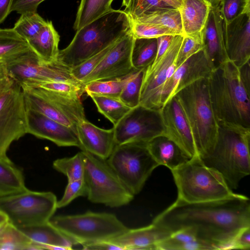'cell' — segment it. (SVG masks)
Wrapping results in <instances>:
<instances>
[{
	"label": "cell",
	"instance_id": "cell-36",
	"mask_svg": "<svg viewBox=\"0 0 250 250\" xmlns=\"http://www.w3.org/2000/svg\"><path fill=\"white\" fill-rule=\"evenodd\" d=\"M34 250L31 241L18 228L8 222L0 233V250Z\"/></svg>",
	"mask_w": 250,
	"mask_h": 250
},
{
	"label": "cell",
	"instance_id": "cell-39",
	"mask_svg": "<svg viewBox=\"0 0 250 250\" xmlns=\"http://www.w3.org/2000/svg\"><path fill=\"white\" fill-rule=\"evenodd\" d=\"M146 69L136 70L122 90L119 99L133 108L139 105L140 92Z\"/></svg>",
	"mask_w": 250,
	"mask_h": 250
},
{
	"label": "cell",
	"instance_id": "cell-51",
	"mask_svg": "<svg viewBox=\"0 0 250 250\" xmlns=\"http://www.w3.org/2000/svg\"><path fill=\"white\" fill-rule=\"evenodd\" d=\"M14 81L9 76L6 62H0V89L11 84Z\"/></svg>",
	"mask_w": 250,
	"mask_h": 250
},
{
	"label": "cell",
	"instance_id": "cell-34",
	"mask_svg": "<svg viewBox=\"0 0 250 250\" xmlns=\"http://www.w3.org/2000/svg\"><path fill=\"white\" fill-rule=\"evenodd\" d=\"M94 102L100 113L115 125L131 109L119 98L94 94L88 95Z\"/></svg>",
	"mask_w": 250,
	"mask_h": 250
},
{
	"label": "cell",
	"instance_id": "cell-54",
	"mask_svg": "<svg viewBox=\"0 0 250 250\" xmlns=\"http://www.w3.org/2000/svg\"><path fill=\"white\" fill-rule=\"evenodd\" d=\"M8 221L7 216L0 210V224Z\"/></svg>",
	"mask_w": 250,
	"mask_h": 250
},
{
	"label": "cell",
	"instance_id": "cell-4",
	"mask_svg": "<svg viewBox=\"0 0 250 250\" xmlns=\"http://www.w3.org/2000/svg\"><path fill=\"white\" fill-rule=\"evenodd\" d=\"M250 128L219 124L215 143L210 151L200 157L207 167L218 172L231 188L250 173Z\"/></svg>",
	"mask_w": 250,
	"mask_h": 250
},
{
	"label": "cell",
	"instance_id": "cell-38",
	"mask_svg": "<svg viewBox=\"0 0 250 250\" xmlns=\"http://www.w3.org/2000/svg\"><path fill=\"white\" fill-rule=\"evenodd\" d=\"M46 21L37 12L25 13L21 14L13 28L28 42L39 33Z\"/></svg>",
	"mask_w": 250,
	"mask_h": 250
},
{
	"label": "cell",
	"instance_id": "cell-47",
	"mask_svg": "<svg viewBox=\"0 0 250 250\" xmlns=\"http://www.w3.org/2000/svg\"><path fill=\"white\" fill-rule=\"evenodd\" d=\"M250 249V226L239 230L230 242L227 250Z\"/></svg>",
	"mask_w": 250,
	"mask_h": 250
},
{
	"label": "cell",
	"instance_id": "cell-50",
	"mask_svg": "<svg viewBox=\"0 0 250 250\" xmlns=\"http://www.w3.org/2000/svg\"><path fill=\"white\" fill-rule=\"evenodd\" d=\"M84 250H122L119 246L114 244L109 241H101L83 246Z\"/></svg>",
	"mask_w": 250,
	"mask_h": 250
},
{
	"label": "cell",
	"instance_id": "cell-57",
	"mask_svg": "<svg viewBox=\"0 0 250 250\" xmlns=\"http://www.w3.org/2000/svg\"><path fill=\"white\" fill-rule=\"evenodd\" d=\"M130 0H122V6L126 7L129 4Z\"/></svg>",
	"mask_w": 250,
	"mask_h": 250
},
{
	"label": "cell",
	"instance_id": "cell-17",
	"mask_svg": "<svg viewBox=\"0 0 250 250\" xmlns=\"http://www.w3.org/2000/svg\"><path fill=\"white\" fill-rule=\"evenodd\" d=\"M213 69L203 49L191 56L165 83L162 90L163 106L187 86L200 79L208 78Z\"/></svg>",
	"mask_w": 250,
	"mask_h": 250
},
{
	"label": "cell",
	"instance_id": "cell-33",
	"mask_svg": "<svg viewBox=\"0 0 250 250\" xmlns=\"http://www.w3.org/2000/svg\"><path fill=\"white\" fill-rule=\"evenodd\" d=\"M157 49V38H135L131 53L133 68L136 70L146 69L154 61Z\"/></svg>",
	"mask_w": 250,
	"mask_h": 250
},
{
	"label": "cell",
	"instance_id": "cell-29",
	"mask_svg": "<svg viewBox=\"0 0 250 250\" xmlns=\"http://www.w3.org/2000/svg\"><path fill=\"white\" fill-rule=\"evenodd\" d=\"M114 0H81L73 29L77 31L112 10Z\"/></svg>",
	"mask_w": 250,
	"mask_h": 250
},
{
	"label": "cell",
	"instance_id": "cell-19",
	"mask_svg": "<svg viewBox=\"0 0 250 250\" xmlns=\"http://www.w3.org/2000/svg\"><path fill=\"white\" fill-rule=\"evenodd\" d=\"M160 112L164 135L190 158L199 156L187 122L175 96L160 109Z\"/></svg>",
	"mask_w": 250,
	"mask_h": 250
},
{
	"label": "cell",
	"instance_id": "cell-43",
	"mask_svg": "<svg viewBox=\"0 0 250 250\" xmlns=\"http://www.w3.org/2000/svg\"><path fill=\"white\" fill-rule=\"evenodd\" d=\"M131 31L135 38L152 39L164 35H178L161 25L133 21H131Z\"/></svg>",
	"mask_w": 250,
	"mask_h": 250
},
{
	"label": "cell",
	"instance_id": "cell-41",
	"mask_svg": "<svg viewBox=\"0 0 250 250\" xmlns=\"http://www.w3.org/2000/svg\"><path fill=\"white\" fill-rule=\"evenodd\" d=\"M218 7L223 23L228 24L240 15L250 13V0H220Z\"/></svg>",
	"mask_w": 250,
	"mask_h": 250
},
{
	"label": "cell",
	"instance_id": "cell-40",
	"mask_svg": "<svg viewBox=\"0 0 250 250\" xmlns=\"http://www.w3.org/2000/svg\"><path fill=\"white\" fill-rule=\"evenodd\" d=\"M170 7L162 0H130L124 11L132 21L159 9Z\"/></svg>",
	"mask_w": 250,
	"mask_h": 250
},
{
	"label": "cell",
	"instance_id": "cell-12",
	"mask_svg": "<svg viewBox=\"0 0 250 250\" xmlns=\"http://www.w3.org/2000/svg\"><path fill=\"white\" fill-rule=\"evenodd\" d=\"M26 133L24 96L21 85L14 81L0 89V160L13 163L7 151L13 141Z\"/></svg>",
	"mask_w": 250,
	"mask_h": 250
},
{
	"label": "cell",
	"instance_id": "cell-15",
	"mask_svg": "<svg viewBox=\"0 0 250 250\" xmlns=\"http://www.w3.org/2000/svg\"><path fill=\"white\" fill-rule=\"evenodd\" d=\"M116 145L127 143L147 144L154 138L164 135L160 109L139 105L113 126Z\"/></svg>",
	"mask_w": 250,
	"mask_h": 250
},
{
	"label": "cell",
	"instance_id": "cell-49",
	"mask_svg": "<svg viewBox=\"0 0 250 250\" xmlns=\"http://www.w3.org/2000/svg\"><path fill=\"white\" fill-rule=\"evenodd\" d=\"M174 36L172 35H164L157 38V53L154 61L158 60L165 52L168 47Z\"/></svg>",
	"mask_w": 250,
	"mask_h": 250
},
{
	"label": "cell",
	"instance_id": "cell-9",
	"mask_svg": "<svg viewBox=\"0 0 250 250\" xmlns=\"http://www.w3.org/2000/svg\"><path fill=\"white\" fill-rule=\"evenodd\" d=\"M106 161L133 195L141 191L153 171L159 166L147 144L141 143L116 145Z\"/></svg>",
	"mask_w": 250,
	"mask_h": 250
},
{
	"label": "cell",
	"instance_id": "cell-42",
	"mask_svg": "<svg viewBox=\"0 0 250 250\" xmlns=\"http://www.w3.org/2000/svg\"><path fill=\"white\" fill-rule=\"evenodd\" d=\"M203 31L183 36L176 62L177 68L191 56L203 49Z\"/></svg>",
	"mask_w": 250,
	"mask_h": 250
},
{
	"label": "cell",
	"instance_id": "cell-55",
	"mask_svg": "<svg viewBox=\"0 0 250 250\" xmlns=\"http://www.w3.org/2000/svg\"><path fill=\"white\" fill-rule=\"evenodd\" d=\"M209 1L212 6L218 5L220 0H207Z\"/></svg>",
	"mask_w": 250,
	"mask_h": 250
},
{
	"label": "cell",
	"instance_id": "cell-25",
	"mask_svg": "<svg viewBox=\"0 0 250 250\" xmlns=\"http://www.w3.org/2000/svg\"><path fill=\"white\" fill-rule=\"evenodd\" d=\"M147 146L159 166H165L170 170L191 159L177 145L164 135L151 140L147 144Z\"/></svg>",
	"mask_w": 250,
	"mask_h": 250
},
{
	"label": "cell",
	"instance_id": "cell-3",
	"mask_svg": "<svg viewBox=\"0 0 250 250\" xmlns=\"http://www.w3.org/2000/svg\"><path fill=\"white\" fill-rule=\"evenodd\" d=\"M131 28L128 15L113 9L76 31L67 47L59 50L56 61L70 68L76 66L122 39Z\"/></svg>",
	"mask_w": 250,
	"mask_h": 250
},
{
	"label": "cell",
	"instance_id": "cell-44",
	"mask_svg": "<svg viewBox=\"0 0 250 250\" xmlns=\"http://www.w3.org/2000/svg\"><path fill=\"white\" fill-rule=\"evenodd\" d=\"M117 42L109 45L80 64L71 68V73L74 78L82 83V80L99 65L106 54Z\"/></svg>",
	"mask_w": 250,
	"mask_h": 250
},
{
	"label": "cell",
	"instance_id": "cell-45",
	"mask_svg": "<svg viewBox=\"0 0 250 250\" xmlns=\"http://www.w3.org/2000/svg\"><path fill=\"white\" fill-rule=\"evenodd\" d=\"M84 85L66 82L53 81L42 83L33 86H40L66 95L81 98L84 93Z\"/></svg>",
	"mask_w": 250,
	"mask_h": 250
},
{
	"label": "cell",
	"instance_id": "cell-23",
	"mask_svg": "<svg viewBox=\"0 0 250 250\" xmlns=\"http://www.w3.org/2000/svg\"><path fill=\"white\" fill-rule=\"evenodd\" d=\"M172 233L166 229L152 223L142 228L128 229L125 233L111 240L122 250H156L157 244Z\"/></svg>",
	"mask_w": 250,
	"mask_h": 250
},
{
	"label": "cell",
	"instance_id": "cell-31",
	"mask_svg": "<svg viewBox=\"0 0 250 250\" xmlns=\"http://www.w3.org/2000/svg\"><path fill=\"white\" fill-rule=\"evenodd\" d=\"M27 189L21 170L13 163L0 160V197Z\"/></svg>",
	"mask_w": 250,
	"mask_h": 250
},
{
	"label": "cell",
	"instance_id": "cell-53",
	"mask_svg": "<svg viewBox=\"0 0 250 250\" xmlns=\"http://www.w3.org/2000/svg\"><path fill=\"white\" fill-rule=\"evenodd\" d=\"M171 7L179 9L181 6L183 0H162Z\"/></svg>",
	"mask_w": 250,
	"mask_h": 250
},
{
	"label": "cell",
	"instance_id": "cell-32",
	"mask_svg": "<svg viewBox=\"0 0 250 250\" xmlns=\"http://www.w3.org/2000/svg\"><path fill=\"white\" fill-rule=\"evenodd\" d=\"M131 21L161 25L170 29L177 35H183L179 9L172 7L161 9Z\"/></svg>",
	"mask_w": 250,
	"mask_h": 250
},
{
	"label": "cell",
	"instance_id": "cell-46",
	"mask_svg": "<svg viewBox=\"0 0 250 250\" xmlns=\"http://www.w3.org/2000/svg\"><path fill=\"white\" fill-rule=\"evenodd\" d=\"M87 187L83 179L68 181L62 198L57 201V208H63L75 198L80 196H87Z\"/></svg>",
	"mask_w": 250,
	"mask_h": 250
},
{
	"label": "cell",
	"instance_id": "cell-5",
	"mask_svg": "<svg viewBox=\"0 0 250 250\" xmlns=\"http://www.w3.org/2000/svg\"><path fill=\"white\" fill-rule=\"evenodd\" d=\"M190 129L199 157L212 148L219 124L209 98L208 78L195 81L175 96Z\"/></svg>",
	"mask_w": 250,
	"mask_h": 250
},
{
	"label": "cell",
	"instance_id": "cell-30",
	"mask_svg": "<svg viewBox=\"0 0 250 250\" xmlns=\"http://www.w3.org/2000/svg\"><path fill=\"white\" fill-rule=\"evenodd\" d=\"M30 49L28 42L13 28L0 29V62L7 63Z\"/></svg>",
	"mask_w": 250,
	"mask_h": 250
},
{
	"label": "cell",
	"instance_id": "cell-14",
	"mask_svg": "<svg viewBox=\"0 0 250 250\" xmlns=\"http://www.w3.org/2000/svg\"><path fill=\"white\" fill-rule=\"evenodd\" d=\"M183 40V35H175L165 52L146 68L139 105L154 109L162 107V88L176 69V59Z\"/></svg>",
	"mask_w": 250,
	"mask_h": 250
},
{
	"label": "cell",
	"instance_id": "cell-27",
	"mask_svg": "<svg viewBox=\"0 0 250 250\" xmlns=\"http://www.w3.org/2000/svg\"><path fill=\"white\" fill-rule=\"evenodd\" d=\"M60 35L51 21H47L39 33L27 42L30 48L45 63L57 60L59 52Z\"/></svg>",
	"mask_w": 250,
	"mask_h": 250
},
{
	"label": "cell",
	"instance_id": "cell-7",
	"mask_svg": "<svg viewBox=\"0 0 250 250\" xmlns=\"http://www.w3.org/2000/svg\"><path fill=\"white\" fill-rule=\"evenodd\" d=\"M49 222L68 238L73 245L82 246L110 241L127 228L113 214L87 211L83 214L52 217Z\"/></svg>",
	"mask_w": 250,
	"mask_h": 250
},
{
	"label": "cell",
	"instance_id": "cell-56",
	"mask_svg": "<svg viewBox=\"0 0 250 250\" xmlns=\"http://www.w3.org/2000/svg\"><path fill=\"white\" fill-rule=\"evenodd\" d=\"M8 221L3 223L0 224V233L3 230L6 226Z\"/></svg>",
	"mask_w": 250,
	"mask_h": 250
},
{
	"label": "cell",
	"instance_id": "cell-28",
	"mask_svg": "<svg viewBox=\"0 0 250 250\" xmlns=\"http://www.w3.org/2000/svg\"><path fill=\"white\" fill-rule=\"evenodd\" d=\"M157 250H215V246L200 239L192 228H186L172 232L159 242Z\"/></svg>",
	"mask_w": 250,
	"mask_h": 250
},
{
	"label": "cell",
	"instance_id": "cell-18",
	"mask_svg": "<svg viewBox=\"0 0 250 250\" xmlns=\"http://www.w3.org/2000/svg\"><path fill=\"white\" fill-rule=\"evenodd\" d=\"M27 133L49 140L59 146L81 148L76 131L26 106Z\"/></svg>",
	"mask_w": 250,
	"mask_h": 250
},
{
	"label": "cell",
	"instance_id": "cell-24",
	"mask_svg": "<svg viewBox=\"0 0 250 250\" xmlns=\"http://www.w3.org/2000/svg\"><path fill=\"white\" fill-rule=\"evenodd\" d=\"M18 228L29 238L37 250H67L72 248L73 244L70 240L49 221Z\"/></svg>",
	"mask_w": 250,
	"mask_h": 250
},
{
	"label": "cell",
	"instance_id": "cell-2",
	"mask_svg": "<svg viewBox=\"0 0 250 250\" xmlns=\"http://www.w3.org/2000/svg\"><path fill=\"white\" fill-rule=\"evenodd\" d=\"M210 100L219 124L250 128V63L238 67L228 61L208 78Z\"/></svg>",
	"mask_w": 250,
	"mask_h": 250
},
{
	"label": "cell",
	"instance_id": "cell-11",
	"mask_svg": "<svg viewBox=\"0 0 250 250\" xmlns=\"http://www.w3.org/2000/svg\"><path fill=\"white\" fill-rule=\"evenodd\" d=\"M27 107L71 127L86 119L81 98L38 86L21 85ZM77 133V132H76Z\"/></svg>",
	"mask_w": 250,
	"mask_h": 250
},
{
	"label": "cell",
	"instance_id": "cell-1",
	"mask_svg": "<svg viewBox=\"0 0 250 250\" xmlns=\"http://www.w3.org/2000/svg\"><path fill=\"white\" fill-rule=\"evenodd\" d=\"M152 223L171 233L192 228L200 239L214 245L216 250H227L237 232L250 226V200L235 193L224 199L198 203L177 198Z\"/></svg>",
	"mask_w": 250,
	"mask_h": 250
},
{
	"label": "cell",
	"instance_id": "cell-8",
	"mask_svg": "<svg viewBox=\"0 0 250 250\" xmlns=\"http://www.w3.org/2000/svg\"><path fill=\"white\" fill-rule=\"evenodd\" d=\"M82 151L84 163L83 180L87 187L88 199L92 203L111 208L129 203L134 195L121 181L106 160Z\"/></svg>",
	"mask_w": 250,
	"mask_h": 250
},
{
	"label": "cell",
	"instance_id": "cell-20",
	"mask_svg": "<svg viewBox=\"0 0 250 250\" xmlns=\"http://www.w3.org/2000/svg\"><path fill=\"white\" fill-rule=\"evenodd\" d=\"M223 25L229 60L238 67L250 62V13L243 14L229 24L223 23Z\"/></svg>",
	"mask_w": 250,
	"mask_h": 250
},
{
	"label": "cell",
	"instance_id": "cell-48",
	"mask_svg": "<svg viewBox=\"0 0 250 250\" xmlns=\"http://www.w3.org/2000/svg\"><path fill=\"white\" fill-rule=\"evenodd\" d=\"M45 0H14L11 12L16 11L22 14L28 12H37L40 4Z\"/></svg>",
	"mask_w": 250,
	"mask_h": 250
},
{
	"label": "cell",
	"instance_id": "cell-6",
	"mask_svg": "<svg viewBox=\"0 0 250 250\" xmlns=\"http://www.w3.org/2000/svg\"><path fill=\"white\" fill-rule=\"evenodd\" d=\"M177 198L188 203L224 199L234 194L222 176L207 167L199 156L171 170Z\"/></svg>",
	"mask_w": 250,
	"mask_h": 250
},
{
	"label": "cell",
	"instance_id": "cell-16",
	"mask_svg": "<svg viewBox=\"0 0 250 250\" xmlns=\"http://www.w3.org/2000/svg\"><path fill=\"white\" fill-rule=\"evenodd\" d=\"M134 39L131 31L119 40L99 65L82 80V83L85 85L94 81L121 78L136 70L131 62Z\"/></svg>",
	"mask_w": 250,
	"mask_h": 250
},
{
	"label": "cell",
	"instance_id": "cell-26",
	"mask_svg": "<svg viewBox=\"0 0 250 250\" xmlns=\"http://www.w3.org/2000/svg\"><path fill=\"white\" fill-rule=\"evenodd\" d=\"M212 6L207 0H183L179 10L183 36L202 32Z\"/></svg>",
	"mask_w": 250,
	"mask_h": 250
},
{
	"label": "cell",
	"instance_id": "cell-10",
	"mask_svg": "<svg viewBox=\"0 0 250 250\" xmlns=\"http://www.w3.org/2000/svg\"><path fill=\"white\" fill-rule=\"evenodd\" d=\"M57 201L51 192L27 189L0 197V210L14 226H29L48 222L57 208Z\"/></svg>",
	"mask_w": 250,
	"mask_h": 250
},
{
	"label": "cell",
	"instance_id": "cell-21",
	"mask_svg": "<svg viewBox=\"0 0 250 250\" xmlns=\"http://www.w3.org/2000/svg\"><path fill=\"white\" fill-rule=\"evenodd\" d=\"M76 132L82 151L100 158L106 160L116 146L113 127L101 128L85 119L77 125Z\"/></svg>",
	"mask_w": 250,
	"mask_h": 250
},
{
	"label": "cell",
	"instance_id": "cell-22",
	"mask_svg": "<svg viewBox=\"0 0 250 250\" xmlns=\"http://www.w3.org/2000/svg\"><path fill=\"white\" fill-rule=\"evenodd\" d=\"M223 21L218 5L212 6L203 30V50L214 69L229 61L223 33Z\"/></svg>",
	"mask_w": 250,
	"mask_h": 250
},
{
	"label": "cell",
	"instance_id": "cell-37",
	"mask_svg": "<svg viewBox=\"0 0 250 250\" xmlns=\"http://www.w3.org/2000/svg\"><path fill=\"white\" fill-rule=\"evenodd\" d=\"M53 168L65 175L68 181L83 179L84 156L83 151L71 157L58 159L53 163Z\"/></svg>",
	"mask_w": 250,
	"mask_h": 250
},
{
	"label": "cell",
	"instance_id": "cell-52",
	"mask_svg": "<svg viewBox=\"0 0 250 250\" xmlns=\"http://www.w3.org/2000/svg\"><path fill=\"white\" fill-rule=\"evenodd\" d=\"M14 0H0V24L3 22L11 12Z\"/></svg>",
	"mask_w": 250,
	"mask_h": 250
},
{
	"label": "cell",
	"instance_id": "cell-13",
	"mask_svg": "<svg viewBox=\"0 0 250 250\" xmlns=\"http://www.w3.org/2000/svg\"><path fill=\"white\" fill-rule=\"evenodd\" d=\"M6 63L9 76L20 85L33 86L53 81L82 84L72 76L70 68L57 61L43 63L31 48Z\"/></svg>",
	"mask_w": 250,
	"mask_h": 250
},
{
	"label": "cell",
	"instance_id": "cell-35",
	"mask_svg": "<svg viewBox=\"0 0 250 250\" xmlns=\"http://www.w3.org/2000/svg\"><path fill=\"white\" fill-rule=\"evenodd\" d=\"M136 70L129 75L121 78L108 80L92 81L85 84L84 92L87 95L94 94L119 98L125 85Z\"/></svg>",
	"mask_w": 250,
	"mask_h": 250
}]
</instances>
